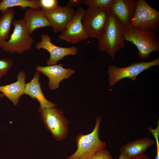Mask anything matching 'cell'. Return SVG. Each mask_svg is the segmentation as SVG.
Returning <instances> with one entry per match:
<instances>
[{
  "label": "cell",
  "mask_w": 159,
  "mask_h": 159,
  "mask_svg": "<svg viewBox=\"0 0 159 159\" xmlns=\"http://www.w3.org/2000/svg\"><path fill=\"white\" fill-rule=\"evenodd\" d=\"M124 37L126 41L136 47L140 59H148L152 52H159V40L156 31H141L127 27L125 29Z\"/></svg>",
  "instance_id": "cell-2"
},
{
  "label": "cell",
  "mask_w": 159,
  "mask_h": 159,
  "mask_svg": "<svg viewBox=\"0 0 159 159\" xmlns=\"http://www.w3.org/2000/svg\"><path fill=\"white\" fill-rule=\"evenodd\" d=\"M0 16V47L9 39L11 23L15 17L16 11L10 8L2 11Z\"/></svg>",
  "instance_id": "cell-18"
},
{
  "label": "cell",
  "mask_w": 159,
  "mask_h": 159,
  "mask_svg": "<svg viewBox=\"0 0 159 159\" xmlns=\"http://www.w3.org/2000/svg\"><path fill=\"white\" fill-rule=\"evenodd\" d=\"M16 6L20 7L22 10L28 8L40 9L39 0H2L0 3L1 12Z\"/></svg>",
  "instance_id": "cell-19"
},
{
  "label": "cell",
  "mask_w": 159,
  "mask_h": 159,
  "mask_svg": "<svg viewBox=\"0 0 159 159\" xmlns=\"http://www.w3.org/2000/svg\"><path fill=\"white\" fill-rule=\"evenodd\" d=\"M110 13L108 8L87 7L82 17V22L89 37L98 40L100 38Z\"/></svg>",
  "instance_id": "cell-7"
},
{
  "label": "cell",
  "mask_w": 159,
  "mask_h": 159,
  "mask_svg": "<svg viewBox=\"0 0 159 159\" xmlns=\"http://www.w3.org/2000/svg\"><path fill=\"white\" fill-rule=\"evenodd\" d=\"M39 2L42 10H51L58 5L57 0H39Z\"/></svg>",
  "instance_id": "cell-23"
},
{
  "label": "cell",
  "mask_w": 159,
  "mask_h": 159,
  "mask_svg": "<svg viewBox=\"0 0 159 159\" xmlns=\"http://www.w3.org/2000/svg\"><path fill=\"white\" fill-rule=\"evenodd\" d=\"M85 0H69L67 2V6L72 7H77L84 3Z\"/></svg>",
  "instance_id": "cell-24"
},
{
  "label": "cell",
  "mask_w": 159,
  "mask_h": 159,
  "mask_svg": "<svg viewBox=\"0 0 159 159\" xmlns=\"http://www.w3.org/2000/svg\"><path fill=\"white\" fill-rule=\"evenodd\" d=\"M40 73L36 71L31 80L26 84L24 94L29 96L33 99H36L40 103L39 111L45 108L57 106L56 103H53L48 100L44 96L39 81Z\"/></svg>",
  "instance_id": "cell-14"
},
{
  "label": "cell",
  "mask_w": 159,
  "mask_h": 159,
  "mask_svg": "<svg viewBox=\"0 0 159 159\" xmlns=\"http://www.w3.org/2000/svg\"><path fill=\"white\" fill-rule=\"evenodd\" d=\"M86 159H114V158L109 152L105 148Z\"/></svg>",
  "instance_id": "cell-22"
},
{
  "label": "cell",
  "mask_w": 159,
  "mask_h": 159,
  "mask_svg": "<svg viewBox=\"0 0 159 159\" xmlns=\"http://www.w3.org/2000/svg\"><path fill=\"white\" fill-rule=\"evenodd\" d=\"M159 65V58L152 61L136 62L124 67H117L114 65L109 66L108 73L109 74V86H114L120 80L128 78L132 80H136L137 76L144 71L151 67Z\"/></svg>",
  "instance_id": "cell-8"
},
{
  "label": "cell",
  "mask_w": 159,
  "mask_h": 159,
  "mask_svg": "<svg viewBox=\"0 0 159 159\" xmlns=\"http://www.w3.org/2000/svg\"><path fill=\"white\" fill-rule=\"evenodd\" d=\"M101 121V117H97L92 132L86 135L79 134L77 136L76 138L77 150L66 159H86L105 148L106 143L100 140L99 135Z\"/></svg>",
  "instance_id": "cell-3"
},
{
  "label": "cell",
  "mask_w": 159,
  "mask_h": 159,
  "mask_svg": "<svg viewBox=\"0 0 159 159\" xmlns=\"http://www.w3.org/2000/svg\"><path fill=\"white\" fill-rule=\"evenodd\" d=\"M39 112L41 120L54 138L60 141L66 138L69 122L61 110L54 107L45 108Z\"/></svg>",
  "instance_id": "cell-6"
},
{
  "label": "cell",
  "mask_w": 159,
  "mask_h": 159,
  "mask_svg": "<svg viewBox=\"0 0 159 159\" xmlns=\"http://www.w3.org/2000/svg\"><path fill=\"white\" fill-rule=\"evenodd\" d=\"M11 25L14 26L10 38L1 47L5 52L12 54H21L30 50L34 42L23 19L13 20Z\"/></svg>",
  "instance_id": "cell-4"
},
{
  "label": "cell",
  "mask_w": 159,
  "mask_h": 159,
  "mask_svg": "<svg viewBox=\"0 0 159 159\" xmlns=\"http://www.w3.org/2000/svg\"><path fill=\"white\" fill-rule=\"evenodd\" d=\"M125 28L122 22L110 12L104 33L98 40V46L100 51L106 52L114 59L117 52L125 46Z\"/></svg>",
  "instance_id": "cell-1"
},
{
  "label": "cell",
  "mask_w": 159,
  "mask_h": 159,
  "mask_svg": "<svg viewBox=\"0 0 159 159\" xmlns=\"http://www.w3.org/2000/svg\"><path fill=\"white\" fill-rule=\"evenodd\" d=\"M41 38V41L36 44L35 47L38 50L44 49L50 53V57L46 61L48 65L57 64L65 57L75 55L78 52L77 48L75 47H64L55 45L52 42L50 36L47 34H42Z\"/></svg>",
  "instance_id": "cell-10"
},
{
  "label": "cell",
  "mask_w": 159,
  "mask_h": 159,
  "mask_svg": "<svg viewBox=\"0 0 159 159\" xmlns=\"http://www.w3.org/2000/svg\"><path fill=\"white\" fill-rule=\"evenodd\" d=\"M115 0H85L84 4L88 7L108 8Z\"/></svg>",
  "instance_id": "cell-20"
},
{
  "label": "cell",
  "mask_w": 159,
  "mask_h": 159,
  "mask_svg": "<svg viewBox=\"0 0 159 159\" xmlns=\"http://www.w3.org/2000/svg\"><path fill=\"white\" fill-rule=\"evenodd\" d=\"M23 19L30 35L36 29L51 26L42 10L28 8L24 13Z\"/></svg>",
  "instance_id": "cell-16"
},
{
  "label": "cell",
  "mask_w": 159,
  "mask_h": 159,
  "mask_svg": "<svg viewBox=\"0 0 159 159\" xmlns=\"http://www.w3.org/2000/svg\"><path fill=\"white\" fill-rule=\"evenodd\" d=\"M26 73L24 71L17 74V80L13 83L0 86V92L11 101L14 105L19 103L20 97L24 94L26 85Z\"/></svg>",
  "instance_id": "cell-15"
},
{
  "label": "cell",
  "mask_w": 159,
  "mask_h": 159,
  "mask_svg": "<svg viewBox=\"0 0 159 159\" xmlns=\"http://www.w3.org/2000/svg\"><path fill=\"white\" fill-rule=\"evenodd\" d=\"M133 17L127 26L141 31H157L159 27V12L145 0L136 1Z\"/></svg>",
  "instance_id": "cell-5"
},
{
  "label": "cell",
  "mask_w": 159,
  "mask_h": 159,
  "mask_svg": "<svg viewBox=\"0 0 159 159\" xmlns=\"http://www.w3.org/2000/svg\"><path fill=\"white\" fill-rule=\"evenodd\" d=\"M157 145V154L155 159H159V143H156Z\"/></svg>",
  "instance_id": "cell-27"
},
{
  "label": "cell",
  "mask_w": 159,
  "mask_h": 159,
  "mask_svg": "<svg viewBox=\"0 0 159 159\" xmlns=\"http://www.w3.org/2000/svg\"><path fill=\"white\" fill-rule=\"evenodd\" d=\"M155 143V141L148 137L139 138L122 146L120 150V153L125 154L132 158L144 154L148 148Z\"/></svg>",
  "instance_id": "cell-17"
},
{
  "label": "cell",
  "mask_w": 159,
  "mask_h": 159,
  "mask_svg": "<svg viewBox=\"0 0 159 159\" xmlns=\"http://www.w3.org/2000/svg\"><path fill=\"white\" fill-rule=\"evenodd\" d=\"M85 11L82 7L77 9L64 30L59 35L58 38L59 39L75 44L89 37L82 22V18Z\"/></svg>",
  "instance_id": "cell-9"
},
{
  "label": "cell",
  "mask_w": 159,
  "mask_h": 159,
  "mask_svg": "<svg viewBox=\"0 0 159 159\" xmlns=\"http://www.w3.org/2000/svg\"><path fill=\"white\" fill-rule=\"evenodd\" d=\"M13 66V60L3 58L0 60V78L6 75Z\"/></svg>",
  "instance_id": "cell-21"
},
{
  "label": "cell",
  "mask_w": 159,
  "mask_h": 159,
  "mask_svg": "<svg viewBox=\"0 0 159 159\" xmlns=\"http://www.w3.org/2000/svg\"><path fill=\"white\" fill-rule=\"evenodd\" d=\"M131 159H151L149 156L144 154L139 155L131 158Z\"/></svg>",
  "instance_id": "cell-25"
},
{
  "label": "cell",
  "mask_w": 159,
  "mask_h": 159,
  "mask_svg": "<svg viewBox=\"0 0 159 159\" xmlns=\"http://www.w3.org/2000/svg\"><path fill=\"white\" fill-rule=\"evenodd\" d=\"M42 10L55 33H61L64 30L75 11L72 7L59 5L52 9Z\"/></svg>",
  "instance_id": "cell-11"
},
{
  "label": "cell",
  "mask_w": 159,
  "mask_h": 159,
  "mask_svg": "<svg viewBox=\"0 0 159 159\" xmlns=\"http://www.w3.org/2000/svg\"><path fill=\"white\" fill-rule=\"evenodd\" d=\"M4 97V95L2 93L0 92V101Z\"/></svg>",
  "instance_id": "cell-28"
},
{
  "label": "cell",
  "mask_w": 159,
  "mask_h": 159,
  "mask_svg": "<svg viewBox=\"0 0 159 159\" xmlns=\"http://www.w3.org/2000/svg\"><path fill=\"white\" fill-rule=\"evenodd\" d=\"M1 0H0V3L1 2Z\"/></svg>",
  "instance_id": "cell-29"
},
{
  "label": "cell",
  "mask_w": 159,
  "mask_h": 159,
  "mask_svg": "<svg viewBox=\"0 0 159 159\" xmlns=\"http://www.w3.org/2000/svg\"><path fill=\"white\" fill-rule=\"evenodd\" d=\"M136 5V1L134 0H115L108 8L126 27L133 17Z\"/></svg>",
  "instance_id": "cell-13"
},
{
  "label": "cell",
  "mask_w": 159,
  "mask_h": 159,
  "mask_svg": "<svg viewBox=\"0 0 159 159\" xmlns=\"http://www.w3.org/2000/svg\"><path fill=\"white\" fill-rule=\"evenodd\" d=\"M118 159H131V158L125 154L120 153Z\"/></svg>",
  "instance_id": "cell-26"
},
{
  "label": "cell",
  "mask_w": 159,
  "mask_h": 159,
  "mask_svg": "<svg viewBox=\"0 0 159 159\" xmlns=\"http://www.w3.org/2000/svg\"><path fill=\"white\" fill-rule=\"evenodd\" d=\"M63 66L62 64L46 66L38 65L36 69L48 78L49 87L51 90H54L59 88V84L62 81L68 79L75 72L74 69L65 68Z\"/></svg>",
  "instance_id": "cell-12"
}]
</instances>
